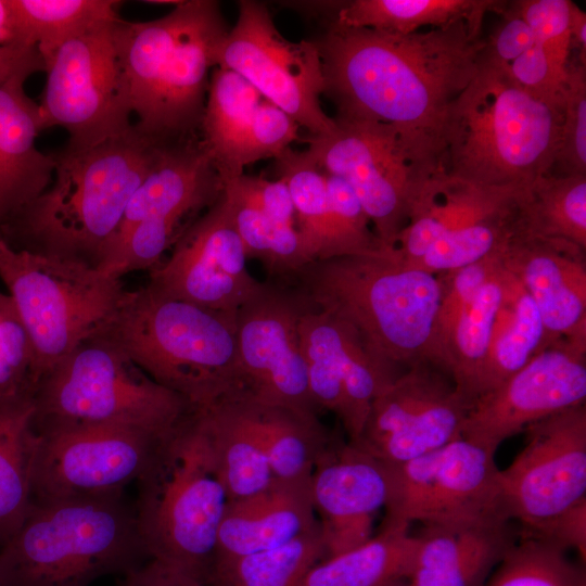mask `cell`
Segmentation results:
<instances>
[{"instance_id": "obj_1", "label": "cell", "mask_w": 586, "mask_h": 586, "mask_svg": "<svg viewBox=\"0 0 586 586\" xmlns=\"http://www.w3.org/2000/svg\"><path fill=\"white\" fill-rule=\"evenodd\" d=\"M482 25L459 21L398 35L330 21L313 41L334 117L390 125L437 164L446 112L481 65Z\"/></svg>"}, {"instance_id": "obj_2", "label": "cell", "mask_w": 586, "mask_h": 586, "mask_svg": "<svg viewBox=\"0 0 586 586\" xmlns=\"http://www.w3.org/2000/svg\"><path fill=\"white\" fill-rule=\"evenodd\" d=\"M162 143L132 126L91 148L53 153L50 184L1 222L4 241L15 251L98 268Z\"/></svg>"}, {"instance_id": "obj_3", "label": "cell", "mask_w": 586, "mask_h": 586, "mask_svg": "<svg viewBox=\"0 0 586 586\" xmlns=\"http://www.w3.org/2000/svg\"><path fill=\"white\" fill-rule=\"evenodd\" d=\"M561 120L562 103L528 94L481 56L446 112L436 171L480 187H525L552 173Z\"/></svg>"}, {"instance_id": "obj_4", "label": "cell", "mask_w": 586, "mask_h": 586, "mask_svg": "<svg viewBox=\"0 0 586 586\" xmlns=\"http://www.w3.org/2000/svg\"><path fill=\"white\" fill-rule=\"evenodd\" d=\"M228 30L213 0L180 1L160 18L117 23V49L139 133L157 142L199 135L208 72Z\"/></svg>"}, {"instance_id": "obj_5", "label": "cell", "mask_w": 586, "mask_h": 586, "mask_svg": "<svg viewBox=\"0 0 586 586\" xmlns=\"http://www.w3.org/2000/svg\"><path fill=\"white\" fill-rule=\"evenodd\" d=\"M286 281L311 307L348 323L392 364L431 361L437 275L406 266L385 251L311 262Z\"/></svg>"}, {"instance_id": "obj_6", "label": "cell", "mask_w": 586, "mask_h": 586, "mask_svg": "<svg viewBox=\"0 0 586 586\" xmlns=\"http://www.w3.org/2000/svg\"><path fill=\"white\" fill-rule=\"evenodd\" d=\"M234 317L146 284L127 292L100 334L158 384L203 409L241 393Z\"/></svg>"}, {"instance_id": "obj_7", "label": "cell", "mask_w": 586, "mask_h": 586, "mask_svg": "<svg viewBox=\"0 0 586 586\" xmlns=\"http://www.w3.org/2000/svg\"><path fill=\"white\" fill-rule=\"evenodd\" d=\"M148 555L122 495L33 500L0 546V586H87Z\"/></svg>"}, {"instance_id": "obj_8", "label": "cell", "mask_w": 586, "mask_h": 586, "mask_svg": "<svg viewBox=\"0 0 586 586\" xmlns=\"http://www.w3.org/2000/svg\"><path fill=\"white\" fill-rule=\"evenodd\" d=\"M137 483L133 511L148 557L213 585L227 496L212 469L196 409L163 440Z\"/></svg>"}, {"instance_id": "obj_9", "label": "cell", "mask_w": 586, "mask_h": 586, "mask_svg": "<svg viewBox=\"0 0 586 586\" xmlns=\"http://www.w3.org/2000/svg\"><path fill=\"white\" fill-rule=\"evenodd\" d=\"M33 402L37 433L116 425L167 435L195 410L102 334L80 343L46 372Z\"/></svg>"}, {"instance_id": "obj_10", "label": "cell", "mask_w": 586, "mask_h": 586, "mask_svg": "<svg viewBox=\"0 0 586 586\" xmlns=\"http://www.w3.org/2000/svg\"><path fill=\"white\" fill-rule=\"evenodd\" d=\"M0 278L29 336L38 382L84 341L100 334L127 290L120 278L77 262L0 252Z\"/></svg>"}, {"instance_id": "obj_11", "label": "cell", "mask_w": 586, "mask_h": 586, "mask_svg": "<svg viewBox=\"0 0 586 586\" xmlns=\"http://www.w3.org/2000/svg\"><path fill=\"white\" fill-rule=\"evenodd\" d=\"M222 189L200 135L163 142L98 268L116 278L151 271L218 200Z\"/></svg>"}, {"instance_id": "obj_12", "label": "cell", "mask_w": 586, "mask_h": 586, "mask_svg": "<svg viewBox=\"0 0 586 586\" xmlns=\"http://www.w3.org/2000/svg\"><path fill=\"white\" fill-rule=\"evenodd\" d=\"M333 118L334 130L306 138L305 152L323 173L349 184L383 250L392 251L437 164L390 125Z\"/></svg>"}, {"instance_id": "obj_13", "label": "cell", "mask_w": 586, "mask_h": 586, "mask_svg": "<svg viewBox=\"0 0 586 586\" xmlns=\"http://www.w3.org/2000/svg\"><path fill=\"white\" fill-rule=\"evenodd\" d=\"M119 21L64 42L44 61L41 130L65 129L67 149L91 148L133 126L116 42Z\"/></svg>"}, {"instance_id": "obj_14", "label": "cell", "mask_w": 586, "mask_h": 586, "mask_svg": "<svg viewBox=\"0 0 586 586\" xmlns=\"http://www.w3.org/2000/svg\"><path fill=\"white\" fill-rule=\"evenodd\" d=\"M216 67L241 75L310 136L334 130V118L320 102L324 79L315 42L283 37L266 4L239 1L235 24L217 49Z\"/></svg>"}, {"instance_id": "obj_15", "label": "cell", "mask_w": 586, "mask_h": 586, "mask_svg": "<svg viewBox=\"0 0 586 586\" xmlns=\"http://www.w3.org/2000/svg\"><path fill=\"white\" fill-rule=\"evenodd\" d=\"M495 453L461 436L420 457L390 464L391 487L382 526L502 518Z\"/></svg>"}, {"instance_id": "obj_16", "label": "cell", "mask_w": 586, "mask_h": 586, "mask_svg": "<svg viewBox=\"0 0 586 586\" xmlns=\"http://www.w3.org/2000/svg\"><path fill=\"white\" fill-rule=\"evenodd\" d=\"M309 303L293 285L262 282L235 313L242 396L318 416L308 386L298 323Z\"/></svg>"}, {"instance_id": "obj_17", "label": "cell", "mask_w": 586, "mask_h": 586, "mask_svg": "<svg viewBox=\"0 0 586 586\" xmlns=\"http://www.w3.org/2000/svg\"><path fill=\"white\" fill-rule=\"evenodd\" d=\"M37 434L33 500L122 495L129 483L138 481L170 433L93 425Z\"/></svg>"}, {"instance_id": "obj_18", "label": "cell", "mask_w": 586, "mask_h": 586, "mask_svg": "<svg viewBox=\"0 0 586 586\" xmlns=\"http://www.w3.org/2000/svg\"><path fill=\"white\" fill-rule=\"evenodd\" d=\"M526 443L498 475V510L520 527L543 523L586 498V406L528 425Z\"/></svg>"}, {"instance_id": "obj_19", "label": "cell", "mask_w": 586, "mask_h": 586, "mask_svg": "<svg viewBox=\"0 0 586 586\" xmlns=\"http://www.w3.org/2000/svg\"><path fill=\"white\" fill-rule=\"evenodd\" d=\"M469 407L446 371L416 361L374 399L352 443L385 463H402L461 437Z\"/></svg>"}, {"instance_id": "obj_20", "label": "cell", "mask_w": 586, "mask_h": 586, "mask_svg": "<svg viewBox=\"0 0 586 586\" xmlns=\"http://www.w3.org/2000/svg\"><path fill=\"white\" fill-rule=\"evenodd\" d=\"M309 391L356 442L374 399L403 372L342 319L309 306L298 323Z\"/></svg>"}, {"instance_id": "obj_21", "label": "cell", "mask_w": 586, "mask_h": 586, "mask_svg": "<svg viewBox=\"0 0 586 586\" xmlns=\"http://www.w3.org/2000/svg\"><path fill=\"white\" fill-rule=\"evenodd\" d=\"M586 346L560 339L470 404L462 437L497 450L507 438L585 404Z\"/></svg>"}, {"instance_id": "obj_22", "label": "cell", "mask_w": 586, "mask_h": 586, "mask_svg": "<svg viewBox=\"0 0 586 586\" xmlns=\"http://www.w3.org/2000/svg\"><path fill=\"white\" fill-rule=\"evenodd\" d=\"M246 259L222 191L150 271L148 284L167 296L235 314L262 285Z\"/></svg>"}, {"instance_id": "obj_23", "label": "cell", "mask_w": 586, "mask_h": 586, "mask_svg": "<svg viewBox=\"0 0 586 586\" xmlns=\"http://www.w3.org/2000/svg\"><path fill=\"white\" fill-rule=\"evenodd\" d=\"M309 487L327 558H331L372 537L374 514L388 499L391 468L335 435L315 464Z\"/></svg>"}, {"instance_id": "obj_24", "label": "cell", "mask_w": 586, "mask_h": 586, "mask_svg": "<svg viewBox=\"0 0 586 586\" xmlns=\"http://www.w3.org/2000/svg\"><path fill=\"white\" fill-rule=\"evenodd\" d=\"M585 249L517 231L500 250L501 266L535 303L548 336L586 346Z\"/></svg>"}, {"instance_id": "obj_25", "label": "cell", "mask_w": 586, "mask_h": 586, "mask_svg": "<svg viewBox=\"0 0 586 586\" xmlns=\"http://www.w3.org/2000/svg\"><path fill=\"white\" fill-rule=\"evenodd\" d=\"M407 579L410 586H483L519 536L512 521L488 517L423 525Z\"/></svg>"}, {"instance_id": "obj_26", "label": "cell", "mask_w": 586, "mask_h": 586, "mask_svg": "<svg viewBox=\"0 0 586 586\" xmlns=\"http://www.w3.org/2000/svg\"><path fill=\"white\" fill-rule=\"evenodd\" d=\"M309 479L275 477L264 489L227 501L217 535L212 583L214 573L233 560L285 544L318 523Z\"/></svg>"}, {"instance_id": "obj_27", "label": "cell", "mask_w": 586, "mask_h": 586, "mask_svg": "<svg viewBox=\"0 0 586 586\" xmlns=\"http://www.w3.org/2000/svg\"><path fill=\"white\" fill-rule=\"evenodd\" d=\"M523 188L480 187L435 171L419 191L391 253L409 265L442 235L513 205Z\"/></svg>"}, {"instance_id": "obj_28", "label": "cell", "mask_w": 586, "mask_h": 586, "mask_svg": "<svg viewBox=\"0 0 586 586\" xmlns=\"http://www.w3.org/2000/svg\"><path fill=\"white\" fill-rule=\"evenodd\" d=\"M21 73L0 87V221L2 222L50 184L55 160L36 146L41 131L39 105L25 92Z\"/></svg>"}, {"instance_id": "obj_29", "label": "cell", "mask_w": 586, "mask_h": 586, "mask_svg": "<svg viewBox=\"0 0 586 586\" xmlns=\"http://www.w3.org/2000/svg\"><path fill=\"white\" fill-rule=\"evenodd\" d=\"M196 420L227 501L253 495L271 483L275 476L239 397L196 409Z\"/></svg>"}, {"instance_id": "obj_30", "label": "cell", "mask_w": 586, "mask_h": 586, "mask_svg": "<svg viewBox=\"0 0 586 586\" xmlns=\"http://www.w3.org/2000/svg\"><path fill=\"white\" fill-rule=\"evenodd\" d=\"M260 443L275 477H309L333 441L318 416L238 396Z\"/></svg>"}, {"instance_id": "obj_31", "label": "cell", "mask_w": 586, "mask_h": 586, "mask_svg": "<svg viewBox=\"0 0 586 586\" xmlns=\"http://www.w3.org/2000/svg\"><path fill=\"white\" fill-rule=\"evenodd\" d=\"M263 100L238 73L221 67L213 71L199 135L222 184L243 174L238 168V156Z\"/></svg>"}, {"instance_id": "obj_32", "label": "cell", "mask_w": 586, "mask_h": 586, "mask_svg": "<svg viewBox=\"0 0 586 586\" xmlns=\"http://www.w3.org/2000/svg\"><path fill=\"white\" fill-rule=\"evenodd\" d=\"M417 545L409 527L381 526L361 546L320 561L297 586H386L408 579Z\"/></svg>"}, {"instance_id": "obj_33", "label": "cell", "mask_w": 586, "mask_h": 586, "mask_svg": "<svg viewBox=\"0 0 586 586\" xmlns=\"http://www.w3.org/2000/svg\"><path fill=\"white\" fill-rule=\"evenodd\" d=\"M507 1L497 0H353L335 5L331 21L343 27L409 35L459 21H483L500 14Z\"/></svg>"}, {"instance_id": "obj_34", "label": "cell", "mask_w": 586, "mask_h": 586, "mask_svg": "<svg viewBox=\"0 0 586 586\" xmlns=\"http://www.w3.org/2000/svg\"><path fill=\"white\" fill-rule=\"evenodd\" d=\"M507 273L506 296L472 400L500 385L556 342L548 336L531 296L511 273Z\"/></svg>"}, {"instance_id": "obj_35", "label": "cell", "mask_w": 586, "mask_h": 586, "mask_svg": "<svg viewBox=\"0 0 586 586\" xmlns=\"http://www.w3.org/2000/svg\"><path fill=\"white\" fill-rule=\"evenodd\" d=\"M33 397L0 399V546L16 531L33 502L38 434Z\"/></svg>"}, {"instance_id": "obj_36", "label": "cell", "mask_w": 586, "mask_h": 586, "mask_svg": "<svg viewBox=\"0 0 586 586\" xmlns=\"http://www.w3.org/2000/svg\"><path fill=\"white\" fill-rule=\"evenodd\" d=\"M279 178L286 182L296 226L309 263L353 255L334 220L324 173L304 151L285 150L276 158Z\"/></svg>"}, {"instance_id": "obj_37", "label": "cell", "mask_w": 586, "mask_h": 586, "mask_svg": "<svg viewBox=\"0 0 586 586\" xmlns=\"http://www.w3.org/2000/svg\"><path fill=\"white\" fill-rule=\"evenodd\" d=\"M508 273L500 266L455 321L438 367L470 402L487 357L498 314L504 303Z\"/></svg>"}, {"instance_id": "obj_38", "label": "cell", "mask_w": 586, "mask_h": 586, "mask_svg": "<svg viewBox=\"0 0 586 586\" xmlns=\"http://www.w3.org/2000/svg\"><path fill=\"white\" fill-rule=\"evenodd\" d=\"M518 231L570 241L586 250V175H543L518 201Z\"/></svg>"}, {"instance_id": "obj_39", "label": "cell", "mask_w": 586, "mask_h": 586, "mask_svg": "<svg viewBox=\"0 0 586 586\" xmlns=\"http://www.w3.org/2000/svg\"><path fill=\"white\" fill-rule=\"evenodd\" d=\"M20 43L43 61L64 42L120 20L116 0H10Z\"/></svg>"}, {"instance_id": "obj_40", "label": "cell", "mask_w": 586, "mask_h": 586, "mask_svg": "<svg viewBox=\"0 0 586 586\" xmlns=\"http://www.w3.org/2000/svg\"><path fill=\"white\" fill-rule=\"evenodd\" d=\"M327 558L319 522L280 546L240 557L214 573V586H297Z\"/></svg>"}, {"instance_id": "obj_41", "label": "cell", "mask_w": 586, "mask_h": 586, "mask_svg": "<svg viewBox=\"0 0 586 586\" xmlns=\"http://www.w3.org/2000/svg\"><path fill=\"white\" fill-rule=\"evenodd\" d=\"M518 201L504 211L442 235L420 258L406 266L438 275L498 253L518 230Z\"/></svg>"}, {"instance_id": "obj_42", "label": "cell", "mask_w": 586, "mask_h": 586, "mask_svg": "<svg viewBox=\"0 0 586 586\" xmlns=\"http://www.w3.org/2000/svg\"><path fill=\"white\" fill-rule=\"evenodd\" d=\"M564 548L519 530L515 544L483 586H586L584 568Z\"/></svg>"}, {"instance_id": "obj_43", "label": "cell", "mask_w": 586, "mask_h": 586, "mask_svg": "<svg viewBox=\"0 0 586 586\" xmlns=\"http://www.w3.org/2000/svg\"><path fill=\"white\" fill-rule=\"evenodd\" d=\"M35 356L13 300L0 291V399L33 397Z\"/></svg>"}, {"instance_id": "obj_44", "label": "cell", "mask_w": 586, "mask_h": 586, "mask_svg": "<svg viewBox=\"0 0 586 586\" xmlns=\"http://www.w3.org/2000/svg\"><path fill=\"white\" fill-rule=\"evenodd\" d=\"M499 253L477 263L438 273L441 294L431 362L438 366L455 321L500 266Z\"/></svg>"}, {"instance_id": "obj_45", "label": "cell", "mask_w": 586, "mask_h": 586, "mask_svg": "<svg viewBox=\"0 0 586 586\" xmlns=\"http://www.w3.org/2000/svg\"><path fill=\"white\" fill-rule=\"evenodd\" d=\"M586 175V64L569 59L562 88L560 142L553 168Z\"/></svg>"}, {"instance_id": "obj_46", "label": "cell", "mask_w": 586, "mask_h": 586, "mask_svg": "<svg viewBox=\"0 0 586 586\" xmlns=\"http://www.w3.org/2000/svg\"><path fill=\"white\" fill-rule=\"evenodd\" d=\"M517 9L530 26L535 43L552 66L565 75L571 55L570 0H520Z\"/></svg>"}, {"instance_id": "obj_47", "label": "cell", "mask_w": 586, "mask_h": 586, "mask_svg": "<svg viewBox=\"0 0 586 586\" xmlns=\"http://www.w3.org/2000/svg\"><path fill=\"white\" fill-rule=\"evenodd\" d=\"M300 126L285 112L264 99L257 106L238 156V168L260 160L277 158L300 140Z\"/></svg>"}, {"instance_id": "obj_48", "label": "cell", "mask_w": 586, "mask_h": 586, "mask_svg": "<svg viewBox=\"0 0 586 586\" xmlns=\"http://www.w3.org/2000/svg\"><path fill=\"white\" fill-rule=\"evenodd\" d=\"M504 68L509 78L528 94L549 103H562L565 75L552 66L536 43Z\"/></svg>"}, {"instance_id": "obj_49", "label": "cell", "mask_w": 586, "mask_h": 586, "mask_svg": "<svg viewBox=\"0 0 586 586\" xmlns=\"http://www.w3.org/2000/svg\"><path fill=\"white\" fill-rule=\"evenodd\" d=\"M500 24L482 51V59L498 66H506L535 44L534 35L520 15L515 1L506 2L500 12Z\"/></svg>"}, {"instance_id": "obj_50", "label": "cell", "mask_w": 586, "mask_h": 586, "mask_svg": "<svg viewBox=\"0 0 586 586\" xmlns=\"http://www.w3.org/2000/svg\"><path fill=\"white\" fill-rule=\"evenodd\" d=\"M519 530L547 539L565 550H576L585 563L586 498L543 523Z\"/></svg>"}, {"instance_id": "obj_51", "label": "cell", "mask_w": 586, "mask_h": 586, "mask_svg": "<svg viewBox=\"0 0 586 586\" xmlns=\"http://www.w3.org/2000/svg\"><path fill=\"white\" fill-rule=\"evenodd\" d=\"M119 586H214L186 571L156 558L143 562L124 573Z\"/></svg>"}, {"instance_id": "obj_52", "label": "cell", "mask_w": 586, "mask_h": 586, "mask_svg": "<svg viewBox=\"0 0 586 586\" xmlns=\"http://www.w3.org/2000/svg\"><path fill=\"white\" fill-rule=\"evenodd\" d=\"M44 61L35 46L12 43L0 46V87L21 73L44 72Z\"/></svg>"}, {"instance_id": "obj_53", "label": "cell", "mask_w": 586, "mask_h": 586, "mask_svg": "<svg viewBox=\"0 0 586 586\" xmlns=\"http://www.w3.org/2000/svg\"><path fill=\"white\" fill-rule=\"evenodd\" d=\"M571 51L576 59L586 64V13L573 1L570 4Z\"/></svg>"}, {"instance_id": "obj_54", "label": "cell", "mask_w": 586, "mask_h": 586, "mask_svg": "<svg viewBox=\"0 0 586 586\" xmlns=\"http://www.w3.org/2000/svg\"><path fill=\"white\" fill-rule=\"evenodd\" d=\"M12 43H20L13 11L10 0H0V46Z\"/></svg>"}, {"instance_id": "obj_55", "label": "cell", "mask_w": 586, "mask_h": 586, "mask_svg": "<svg viewBox=\"0 0 586 586\" xmlns=\"http://www.w3.org/2000/svg\"><path fill=\"white\" fill-rule=\"evenodd\" d=\"M8 245V243L4 241L2 231H1V221H0V252H2Z\"/></svg>"}, {"instance_id": "obj_56", "label": "cell", "mask_w": 586, "mask_h": 586, "mask_svg": "<svg viewBox=\"0 0 586 586\" xmlns=\"http://www.w3.org/2000/svg\"><path fill=\"white\" fill-rule=\"evenodd\" d=\"M386 586H410V585L408 584L407 579H402V581L391 583Z\"/></svg>"}]
</instances>
